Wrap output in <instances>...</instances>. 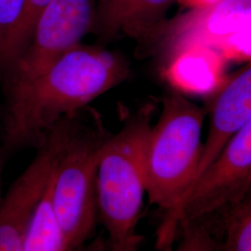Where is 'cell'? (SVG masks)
Instances as JSON below:
<instances>
[{
	"instance_id": "obj_1",
	"label": "cell",
	"mask_w": 251,
	"mask_h": 251,
	"mask_svg": "<svg viewBox=\"0 0 251 251\" xmlns=\"http://www.w3.org/2000/svg\"><path fill=\"white\" fill-rule=\"evenodd\" d=\"M128 72L117 54L76 46L35 78L6 91L3 149L38 148L63 117L76 114L126 79Z\"/></svg>"
},
{
	"instance_id": "obj_2",
	"label": "cell",
	"mask_w": 251,
	"mask_h": 251,
	"mask_svg": "<svg viewBox=\"0 0 251 251\" xmlns=\"http://www.w3.org/2000/svg\"><path fill=\"white\" fill-rule=\"evenodd\" d=\"M152 108H144L109 135L96 173L97 221L107 233L110 251H140L138 233L146 195L145 157Z\"/></svg>"
},
{
	"instance_id": "obj_3",
	"label": "cell",
	"mask_w": 251,
	"mask_h": 251,
	"mask_svg": "<svg viewBox=\"0 0 251 251\" xmlns=\"http://www.w3.org/2000/svg\"><path fill=\"white\" fill-rule=\"evenodd\" d=\"M206 111L179 93L163 100L161 116L151 127L145 157L149 204L171 210L192 186L201 158Z\"/></svg>"
},
{
	"instance_id": "obj_4",
	"label": "cell",
	"mask_w": 251,
	"mask_h": 251,
	"mask_svg": "<svg viewBox=\"0 0 251 251\" xmlns=\"http://www.w3.org/2000/svg\"><path fill=\"white\" fill-rule=\"evenodd\" d=\"M109 135L98 118L94 126L78 121L54 169L51 200L67 251L90 240L98 222L96 173Z\"/></svg>"
},
{
	"instance_id": "obj_5",
	"label": "cell",
	"mask_w": 251,
	"mask_h": 251,
	"mask_svg": "<svg viewBox=\"0 0 251 251\" xmlns=\"http://www.w3.org/2000/svg\"><path fill=\"white\" fill-rule=\"evenodd\" d=\"M251 122L233 136L219 156L192 184L171 210L164 213L155 248L173 247L183 225L214 215L225 206L251 196Z\"/></svg>"
},
{
	"instance_id": "obj_6",
	"label": "cell",
	"mask_w": 251,
	"mask_h": 251,
	"mask_svg": "<svg viewBox=\"0 0 251 251\" xmlns=\"http://www.w3.org/2000/svg\"><path fill=\"white\" fill-rule=\"evenodd\" d=\"M95 0H52L36 20L26 49L12 64L3 83L12 90L44 72L92 30Z\"/></svg>"
},
{
	"instance_id": "obj_7",
	"label": "cell",
	"mask_w": 251,
	"mask_h": 251,
	"mask_svg": "<svg viewBox=\"0 0 251 251\" xmlns=\"http://www.w3.org/2000/svg\"><path fill=\"white\" fill-rule=\"evenodd\" d=\"M78 120L76 114L54 126L35 158L0 198V251H21L27 225L43 198L54 169Z\"/></svg>"
},
{
	"instance_id": "obj_8",
	"label": "cell",
	"mask_w": 251,
	"mask_h": 251,
	"mask_svg": "<svg viewBox=\"0 0 251 251\" xmlns=\"http://www.w3.org/2000/svg\"><path fill=\"white\" fill-rule=\"evenodd\" d=\"M248 26H251V0H223L191 9L169 22L162 21L150 31L159 30L162 34V45L169 61L195 46L217 50L230 36Z\"/></svg>"
},
{
	"instance_id": "obj_9",
	"label": "cell",
	"mask_w": 251,
	"mask_h": 251,
	"mask_svg": "<svg viewBox=\"0 0 251 251\" xmlns=\"http://www.w3.org/2000/svg\"><path fill=\"white\" fill-rule=\"evenodd\" d=\"M218 91L195 180L219 156L233 136L251 122V65L227 79Z\"/></svg>"
},
{
	"instance_id": "obj_10",
	"label": "cell",
	"mask_w": 251,
	"mask_h": 251,
	"mask_svg": "<svg viewBox=\"0 0 251 251\" xmlns=\"http://www.w3.org/2000/svg\"><path fill=\"white\" fill-rule=\"evenodd\" d=\"M225 63L213 48L195 46L170 59L164 75L179 91L206 95L217 92L225 85Z\"/></svg>"
},
{
	"instance_id": "obj_11",
	"label": "cell",
	"mask_w": 251,
	"mask_h": 251,
	"mask_svg": "<svg viewBox=\"0 0 251 251\" xmlns=\"http://www.w3.org/2000/svg\"><path fill=\"white\" fill-rule=\"evenodd\" d=\"M174 0H98L92 29L103 36L148 33Z\"/></svg>"
},
{
	"instance_id": "obj_12",
	"label": "cell",
	"mask_w": 251,
	"mask_h": 251,
	"mask_svg": "<svg viewBox=\"0 0 251 251\" xmlns=\"http://www.w3.org/2000/svg\"><path fill=\"white\" fill-rule=\"evenodd\" d=\"M50 182L51 179L27 225L21 251H67L63 231L54 211Z\"/></svg>"
},
{
	"instance_id": "obj_13",
	"label": "cell",
	"mask_w": 251,
	"mask_h": 251,
	"mask_svg": "<svg viewBox=\"0 0 251 251\" xmlns=\"http://www.w3.org/2000/svg\"><path fill=\"white\" fill-rule=\"evenodd\" d=\"M218 213L225 237L224 251H251V195Z\"/></svg>"
},
{
	"instance_id": "obj_14",
	"label": "cell",
	"mask_w": 251,
	"mask_h": 251,
	"mask_svg": "<svg viewBox=\"0 0 251 251\" xmlns=\"http://www.w3.org/2000/svg\"><path fill=\"white\" fill-rule=\"evenodd\" d=\"M26 0H0V80L10 66V51L24 15Z\"/></svg>"
},
{
	"instance_id": "obj_15",
	"label": "cell",
	"mask_w": 251,
	"mask_h": 251,
	"mask_svg": "<svg viewBox=\"0 0 251 251\" xmlns=\"http://www.w3.org/2000/svg\"><path fill=\"white\" fill-rule=\"evenodd\" d=\"M214 229L209 217L183 225L178 232V244L164 251H220L222 243Z\"/></svg>"
},
{
	"instance_id": "obj_16",
	"label": "cell",
	"mask_w": 251,
	"mask_h": 251,
	"mask_svg": "<svg viewBox=\"0 0 251 251\" xmlns=\"http://www.w3.org/2000/svg\"><path fill=\"white\" fill-rule=\"evenodd\" d=\"M51 1L52 0H26L24 15L11 47L9 69L17 60L20 54L26 49L31 39L36 20Z\"/></svg>"
},
{
	"instance_id": "obj_17",
	"label": "cell",
	"mask_w": 251,
	"mask_h": 251,
	"mask_svg": "<svg viewBox=\"0 0 251 251\" xmlns=\"http://www.w3.org/2000/svg\"><path fill=\"white\" fill-rule=\"evenodd\" d=\"M71 251H110L107 238L100 233L93 239H90Z\"/></svg>"
},
{
	"instance_id": "obj_18",
	"label": "cell",
	"mask_w": 251,
	"mask_h": 251,
	"mask_svg": "<svg viewBox=\"0 0 251 251\" xmlns=\"http://www.w3.org/2000/svg\"><path fill=\"white\" fill-rule=\"evenodd\" d=\"M177 1L189 9H195V8L210 6L218 2H221L223 0H177Z\"/></svg>"
},
{
	"instance_id": "obj_19",
	"label": "cell",
	"mask_w": 251,
	"mask_h": 251,
	"mask_svg": "<svg viewBox=\"0 0 251 251\" xmlns=\"http://www.w3.org/2000/svg\"><path fill=\"white\" fill-rule=\"evenodd\" d=\"M1 173H2V148L0 147V198H1Z\"/></svg>"
},
{
	"instance_id": "obj_20",
	"label": "cell",
	"mask_w": 251,
	"mask_h": 251,
	"mask_svg": "<svg viewBox=\"0 0 251 251\" xmlns=\"http://www.w3.org/2000/svg\"><path fill=\"white\" fill-rule=\"evenodd\" d=\"M222 247H223V245H222ZM220 251H224V250H223V248H221V250H220Z\"/></svg>"
}]
</instances>
